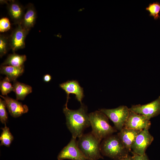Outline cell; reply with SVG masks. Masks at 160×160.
Segmentation results:
<instances>
[{
	"label": "cell",
	"instance_id": "cell-1",
	"mask_svg": "<svg viewBox=\"0 0 160 160\" xmlns=\"http://www.w3.org/2000/svg\"><path fill=\"white\" fill-rule=\"evenodd\" d=\"M65 115L66 124L72 134V137L76 138L84 134L85 129L91 126L87 107L84 104L76 110L69 109L67 104H65L63 108Z\"/></svg>",
	"mask_w": 160,
	"mask_h": 160
},
{
	"label": "cell",
	"instance_id": "cell-2",
	"mask_svg": "<svg viewBox=\"0 0 160 160\" xmlns=\"http://www.w3.org/2000/svg\"><path fill=\"white\" fill-rule=\"evenodd\" d=\"M92 127L91 132L101 141L116 132L117 130L109 124L108 118L100 111H96L89 114Z\"/></svg>",
	"mask_w": 160,
	"mask_h": 160
},
{
	"label": "cell",
	"instance_id": "cell-3",
	"mask_svg": "<svg viewBox=\"0 0 160 160\" xmlns=\"http://www.w3.org/2000/svg\"><path fill=\"white\" fill-rule=\"evenodd\" d=\"M101 141L91 132L78 138L77 143L87 160H97L103 159L101 154Z\"/></svg>",
	"mask_w": 160,
	"mask_h": 160
},
{
	"label": "cell",
	"instance_id": "cell-4",
	"mask_svg": "<svg viewBox=\"0 0 160 160\" xmlns=\"http://www.w3.org/2000/svg\"><path fill=\"white\" fill-rule=\"evenodd\" d=\"M101 154L114 160H118L129 155L117 135H111L103 139L100 144Z\"/></svg>",
	"mask_w": 160,
	"mask_h": 160
},
{
	"label": "cell",
	"instance_id": "cell-5",
	"mask_svg": "<svg viewBox=\"0 0 160 160\" xmlns=\"http://www.w3.org/2000/svg\"><path fill=\"white\" fill-rule=\"evenodd\" d=\"M99 110L113 122L115 128L119 131L124 127L130 112L129 108L124 105L114 108H102Z\"/></svg>",
	"mask_w": 160,
	"mask_h": 160
},
{
	"label": "cell",
	"instance_id": "cell-6",
	"mask_svg": "<svg viewBox=\"0 0 160 160\" xmlns=\"http://www.w3.org/2000/svg\"><path fill=\"white\" fill-rule=\"evenodd\" d=\"M129 109L130 111L150 120L160 114V96L151 103L144 105H133Z\"/></svg>",
	"mask_w": 160,
	"mask_h": 160
},
{
	"label": "cell",
	"instance_id": "cell-7",
	"mask_svg": "<svg viewBox=\"0 0 160 160\" xmlns=\"http://www.w3.org/2000/svg\"><path fill=\"white\" fill-rule=\"evenodd\" d=\"M148 130L144 129L139 133L132 146L131 152L140 155L146 154L147 149L154 139Z\"/></svg>",
	"mask_w": 160,
	"mask_h": 160
},
{
	"label": "cell",
	"instance_id": "cell-8",
	"mask_svg": "<svg viewBox=\"0 0 160 160\" xmlns=\"http://www.w3.org/2000/svg\"><path fill=\"white\" fill-rule=\"evenodd\" d=\"M57 159L58 160H87L78 146L76 138L73 137L67 145L59 153Z\"/></svg>",
	"mask_w": 160,
	"mask_h": 160
},
{
	"label": "cell",
	"instance_id": "cell-9",
	"mask_svg": "<svg viewBox=\"0 0 160 160\" xmlns=\"http://www.w3.org/2000/svg\"><path fill=\"white\" fill-rule=\"evenodd\" d=\"M28 32L21 24H18L13 31L9 39L10 48L13 52L25 47V40Z\"/></svg>",
	"mask_w": 160,
	"mask_h": 160
},
{
	"label": "cell",
	"instance_id": "cell-10",
	"mask_svg": "<svg viewBox=\"0 0 160 160\" xmlns=\"http://www.w3.org/2000/svg\"><path fill=\"white\" fill-rule=\"evenodd\" d=\"M151 125L150 120L145 116L130 110L128 116L124 127L136 130L149 129Z\"/></svg>",
	"mask_w": 160,
	"mask_h": 160
},
{
	"label": "cell",
	"instance_id": "cell-11",
	"mask_svg": "<svg viewBox=\"0 0 160 160\" xmlns=\"http://www.w3.org/2000/svg\"><path fill=\"white\" fill-rule=\"evenodd\" d=\"M60 87L64 90L67 94V100L65 104H67L70 94L75 95V98L81 104L82 100L84 97V90L79 85L78 81L72 80L68 81L59 85Z\"/></svg>",
	"mask_w": 160,
	"mask_h": 160
},
{
	"label": "cell",
	"instance_id": "cell-12",
	"mask_svg": "<svg viewBox=\"0 0 160 160\" xmlns=\"http://www.w3.org/2000/svg\"><path fill=\"white\" fill-rule=\"evenodd\" d=\"M4 100L6 107L10 115L14 118H17L28 111V106L7 96L6 97L0 95Z\"/></svg>",
	"mask_w": 160,
	"mask_h": 160
},
{
	"label": "cell",
	"instance_id": "cell-13",
	"mask_svg": "<svg viewBox=\"0 0 160 160\" xmlns=\"http://www.w3.org/2000/svg\"><path fill=\"white\" fill-rule=\"evenodd\" d=\"M140 131L124 127L117 133L124 147L129 152H131L132 146Z\"/></svg>",
	"mask_w": 160,
	"mask_h": 160
},
{
	"label": "cell",
	"instance_id": "cell-14",
	"mask_svg": "<svg viewBox=\"0 0 160 160\" xmlns=\"http://www.w3.org/2000/svg\"><path fill=\"white\" fill-rule=\"evenodd\" d=\"M9 2L7 4L9 16L15 24H21L24 15L23 7L15 1L10 0Z\"/></svg>",
	"mask_w": 160,
	"mask_h": 160
},
{
	"label": "cell",
	"instance_id": "cell-15",
	"mask_svg": "<svg viewBox=\"0 0 160 160\" xmlns=\"http://www.w3.org/2000/svg\"><path fill=\"white\" fill-rule=\"evenodd\" d=\"M36 11L33 5L32 4H29L21 23L22 26L29 31L35 24L36 18Z\"/></svg>",
	"mask_w": 160,
	"mask_h": 160
},
{
	"label": "cell",
	"instance_id": "cell-16",
	"mask_svg": "<svg viewBox=\"0 0 160 160\" xmlns=\"http://www.w3.org/2000/svg\"><path fill=\"white\" fill-rule=\"evenodd\" d=\"M0 72L1 73L5 75L10 81H14L24 72V66L15 67L1 65Z\"/></svg>",
	"mask_w": 160,
	"mask_h": 160
},
{
	"label": "cell",
	"instance_id": "cell-17",
	"mask_svg": "<svg viewBox=\"0 0 160 160\" xmlns=\"http://www.w3.org/2000/svg\"><path fill=\"white\" fill-rule=\"evenodd\" d=\"M13 82V91L15 93L17 100H24L27 95L32 92V88L31 86L16 80Z\"/></svg>",
	"mask_w": 160,
	"mask_h": 160
},
{
	"label": "cell",
	"instance_id": "cell-18",
	"mask_svg": "<svg viewBox=\"0 0 160 160\" xmlns=\"http://www.w3.org/2000/svg\"><path fill=\"white\" fill-rule=\"evenodd\" d=\"M26 59L25 55H20L14 53L9 54L1 65L20 67L23 65Z\"/></svg>",
	"mask_w": 160,
	"mask_h": 160
},
{
	"label": "cell",
	"instance_id": "cell-19",
	"mask_svg": "<svg viewBox=\"0 0 160 160\" xmlns=\"http://www.w3.org/2000/svg\"><path fill=\"white\" fill-rule=\"evenodd\" d=\"M2 130L0 137V140L1 141L0 146L4 145L7 147H9L14 139V137L10 132L9 127H7L6 124H5L4 127L1 128Z\"/></svg>",
	"mask_w": 160,
	"mask_h": 160
},
{
	"label": "cell",
	"instance_id": "cell-20",
	"mask_svg": "<svg viewBox=\"0 0 160 160\" xmlns=\"http://www.w3.org/2000/svg\"><path fill=\"white\" fill-rule=\"evenodd\" d=\"M145 9L149 12V15L152 16L155 20L160 18L159 13L160 12V3L159 2H154L150 3Z\"/></svg>",
	"mask_w": 160,
	"mask_h": 160
},
{
	"label": "cell",
	"instance_id": "cell-21",
	"mask_svg": "<svg viewBox=\"0 0 160 160\" xmlns=\"http://www.w3.org/2000/svg\"><path fill=\"white\" fill-rule=\"evenodd\" d=\"M9 79L6 77L0 82V89L2 95H6L12 91H14L13 86L10 83Z\"/></svg>",
	"mask_w": 160,
	"mask_h": 160
},
{
	"label": "cell",
	"instance_id": "cell-22",
	"mask_svg": "<svg viewBox=\"0 0 160 160\" xmlns=\"http://www.w3.org/2000/svg\"><path fill=\"white\" fill-rule=\"evenodd\" d=\"M10 48L9 38L3 34L0 35V57L6 54Z\"/></svg>",
	"mask_w": 160,
	"mask_h": 160
},
{
	"label": "cell",
	"instance_id": "cell-23",
	"mask_svg": "<svg viewBox=\"0 0 160 160\" xmlns=\"http://www.w3.org/2000/svg\"><path fill=\"white\" fill-rule=\"evenodd\" d=\"M6 106L4 100L0 99V120L2 124H6L7 119L8 115L6 111Z\"/></svg>",
	"mask_w": 160,
	"mask_h": 160
},
{
	"label": "cell",
	"instance_id": "cell-24",
	"mask_svg": "<svg viewBox=\"0 0 160 160\" xmlns=\"http://www.w3.org/2000/svg\"><path fill=\"white\" fill-rule=\"evenodd\" d=\"M10 23L9 19L6 17H2L0 20V32H4L10 28Z\"/></svg>",
	"mask_w": 160,
	"mask_h": 160
},
{
	"label": "cell",
	"instance_id": "cell-25",
	"mask_svg": "<svg viewBox=\"0 0 160 160\" xmlns=\"http://www.w3.org/2000/svg\"><path fill=\"white\" fill-rule=\"evenodd\" d=\"M131 153L132 154V157L133 160H150L146 154L143 155H140Z\"/></svg>",
	"mask_w": 160,
	"mask_h": 160
},
{
	"label": "cell",
	"instance_id": "cell-26",
	"mask_svg": "<svg viewBox=\"0 0 160 160\" xmlns=\"http://www.w3.org/2000/svg\"><path fill=\"white\" fill-rule=\"evenodd\" d=\"M51 76L49 74H46L44 75L43 78L44 81L46 82H49L51 80Z\"/></svg>",
	"mask_w": 160,
	"mask_h": 160
},
{
	"label": "cell",
	"instance_id": "cell-27",
	"mask_svg": "<svg viewBox=\"0 0 160 160\" xmlns=\"http://www.w3.org/2000/svg\"><path fill=\"white\" fill-rule=\"evenodd\" d=\"M118 160H133L132 156L128 155L125 157L119 159Z\"/></svg>",
	"mask_w": 160,
	"mask_h": 160
}]
</instances>
